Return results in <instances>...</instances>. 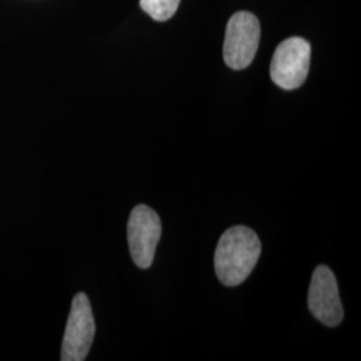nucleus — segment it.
<instances>
[{
  "label": "nucleus",
  "instance_id": "39448f33",
  "mask_svg": "<svg viewBox=\"0 0 361 361\" xmlns=\"http://www.w3.org/2000/svg\"><path fill=\"white\" fill-rule=\"evenodd\" d=\"M95 336V322L92 316L90 300L85 293H78L73 298L70 316L66 325L62 343V361H83L89 352Z\"/></svg>",
  "mask_w": 361,
  "mask_h": 361
},
{
  "label": "nucleus",
  "instance_id": "f03ea898",
  "mask_svg": "<svg viewBox=\"0 0 361 361\" xmlns=\"http://www.w3.org/2000/svg\"><path fill=\"white\" fill-rule=\"evenodd\" d=\"M261 39V26L257 16L247 11L234 13L228 22L224 61L233 70H244L252 65Z\"/></svg>",
  "mask_w": 361,
  "mask_h": 361
},
{
  "label": "nucleus",
  "instance_id": "7ed1b4c3",
  "mask_svg": "<svg viewBox=\"0 0 361 361\" xmlns=\"http://www.w3.org/2000/svg\"><path fill=\"white\" fill-rule=\"evenodd\" d=\"M310 66V42L300 37L285 39L271 58V80L284 90H295L307 80Z\"/></svg>",
  "mask_w": 361,
  "mask_h": 361
},
{
  "label": "nucleus",
  "instance_id": "423d86ee",
  "mask_svg": "<svg viewBox=\"0 0 361 361\" xmlns=\"http://www.w3.org/2000/svg\"><path fill=\"white\" fill-rule=\"evenodd\" d=\"M308 307L310 313L326 326H337L343 322L344 310L338 295L335 274L328 267H317L310 285Z\"/></svg>",
  "mask_w": 361,
  "mask_h": 361
},
{
  "label": "nucleus",
  "instance_id": "20e7f679",
  "mask_svg": "<svg viewBox=\"0 0 361 361\" xmlns=\"http://www.w3.org/2000/svg\"><path fill=\"white\" fill-rule=\"evenodd\" d=\"M161 233V219L152 207L138 205L131 210L128 222V241L130 255L138 268L147 269L152 267Z\"/></svg>",
  "mask_w": 361,
  "mask_h": 361
},
{
  "label": "nucleus",
  "instance_id": "0eeeda50",
  "mask_svg": "<svg viewBox=\"0 0 361 361\" xmlns=\"http://www.w3.org/2000/svg\"><path fill=\"white\" fill-rule=\"evenodd\" d=\"M180 0H140L141 8L157 22H166L177 13Z\"/></svg>",
  "mask_w": 361,
  "mask_h": 361
},
{
  "label": "nucleus",
  "instance_id": "f257e3e1",
  "mask_svg": "<svg viewBox=\"0 0 361 361\" xmlns=\"http://www.w3.org/2000/svg\"><path fill=\"white\" fill-rule=\"evenodd\" d=\"M261 243L257 233L244 225L229 228L219 238L214 268L219 281L226 286L243 284L257 265Z\"/></svg>",
  "mask_w": 361,
  "mask_h": 361
}]
</instances>
